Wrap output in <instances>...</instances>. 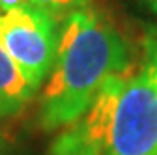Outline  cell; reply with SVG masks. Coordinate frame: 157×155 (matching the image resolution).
<instances>
[{
  "mask_svg": "<svg viewBox=\"0 0 157 155\" xmlns=\"http://www.w3.org/2000/svg\"><path fill=\"white\" fill-rule=\"evenodd\" d=\"M127 69V45L103 15L86 8L66 17L39 97L41 127L52 131L75 122L110 77Z\"/></svg>",
  "mask_w": 157,
  "mask_h": 155,
  "instance_id": "1",
  "label": "cell"
},
{
  "mask_svg": "<svg viewBox=\"0 0 157 155\" xmlns=\"http://www.w3.org/2000/svg\"><path fill=\"white\" fill-rule=\"evenodd\" d=\"M109 155H157V37L144 41V56L127 71L112 118Z\"/></svg>",
  "mask_w": 157,
  "mask_h": 155,
  "instance_id": "2",
  "label": "cell"
},
{
  "mask_svg": "<svg viewBox=\"0 0 157 155\" xmlns=\"http://www.w3.org/2000/svg\"><path fill=\"white\" fill-rule=\"evenodd\" d=\"M58 34L56 19L34 4L0 9V45L36 90L52 69Z\"/></svg>",
  "mask_w": 157,
  "mask_h": 155,
  "instance_id": "3",
  "label": "cell"
},
{
  "mask_svg": "<svg viewBox=\"0 0 157 155\" xmlns=\"http://www.w3.org/2000/svg\"><path fill=\"white\" fill-rule=\"evenodd\" d=\"M129 71V69H127ZM127 71L118 73L101 86L90 107L75 122L62 127L49 148V155H109L112 118Z\"/></svg>",
  "mask_w": 157,
  "mask_h": 155,
  "instance_id": "4",
  "label": "cell"
},
{
  "mask_svg": "<svg viewBox=\"0 0 157 155\" xmlns=\"http://www.w3.org/2000/svg\"><path fill=\"white\" fill-rule=\"evenodd\" d=\"M36 88L0 45V118L19 114L34 97Z\"/></svg>",
  "mask_w": 157,
  "mask_h": 155,
  "instance_id": "5",
  "label": "cell"
},
{
  "mask_svg": "<svg viewBox=\"0 0 157 155\" xmlns=\"http://www.w3.org/2000/svg\"><path fill=\"white\" fill-rule=\"evenodd\" d=\"M92 0H30V4L45 9L47 13H51L54 19L56 17H69L75 11H81L90 8Z\"/></svg>",
  "mask_w": 157,
  "mask_h": 155,
  "instance_id": "6",
  "label": "cell"
},
{
  "mask_svg": "<svg viewBox=\"0 0 157 155\" xmlns=\"http://www.w3.org/2000/svg\"><path fill=\"white\" fill-rule=\"evenodd\" d=\"M151 17H155L157 19V0H136Z\"/></svg>",
  "mask_w": 157,
  "mask_h": 155,
  "instance_id": "7",
  "label": "cell"
},
{
  "mask_svg": "<svg viewBox=\"0 0 157 155\" xmlns=\"http://www.w3.org/2000/svg\"><path fill=\"white\" fill-rule=\"evenodd\" d=\"M25 4H30V0H0V9H11Z\"/></svg>",
  "mask_w": 157,
  "mask_h": 155,
  "instance_id": "8",
  "label": "cell"
},
{
  "mask_svg": "<svg viewBox=\"0 0 157 155\" xmlns=\"http://www.w3.org/2000/svg\"><path fill=\"white\" fill-rule=\"evenodd\" d=\"M0 155H2V153H0Z\"/></svg>",
  "mask_w": 157,
  "mask_h": 155,
  "instance_id": "9",
  "label": "cell"
}]
</instances>
